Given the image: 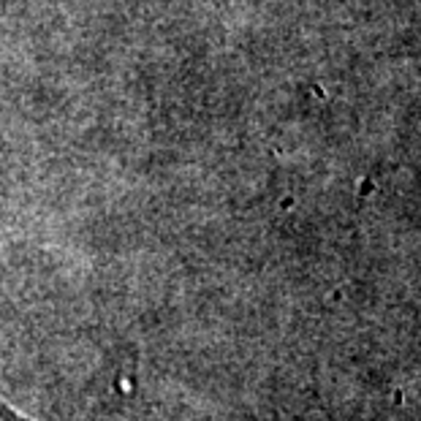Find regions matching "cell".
<instances>
[{
	"label": "cell",
	"instance_id": "cell-1",
	"mask_svg": "<svg viewBox=\"0 0 421 421\" xmlns=\"http://www.w3.org/2000/svg\"><path fill=\"white\" fill-rule=\"evenodd\" d=\"M120 392H123V394H131V392H133V380H131V378H123V380H120Z\"/></svg>",
	"mask_w": 421,
	"mask_h": 421
}]
</instances>
